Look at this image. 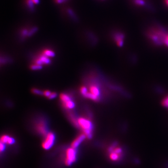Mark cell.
Listing matches in <instances>:
<instances>
[{
  "label": "cell",
  "mask_w": 168,
  "mask_h": 168,
  "mask_svg": "<svg viewBox=\"0 0 168 168\" xmlns=\"http://www.w3.org/2000/svg\"><path fill=\"white\" fill-rule=\"evenodd\" d=\"M123 153V149L116 143L112 144L108 149V156L112 162H118L121 160Z\"/></svg>",
  "instance_id": "obj_1"
},
{
  "label": "cell",
  "mask_w": 168,
  "mask_h": 168,
  "mask_svg": "<svg viewBox=\"0 0 168 168\" xmlns=\"http://www.w3.org/2000/svg\"><path fill=\"white\" fill-rule=\"evenodd\" d=\"M79 127L82 130L83 133L88 139H91L93 136V125L89 119L83 117H80L78 120Z\"/></svg>",
  "instance_id": "obj_2"
},
{
  "label": "cell",
  "mask_w": 168,
  "mask_h": 168,
  "mask_svg": "<svg viewBox=\"0 0 168 168\" xmlns=\"http://www.w3.org/2000/svg\"><path fill=\"white\" fill-rule=\"evenodd\" d=\"M77 152L76 149L72 147L68 148L65 153V163L67 166L71 165L77 159Z\"/></svg>",
  "instance_id": "obj_3"
},
{
  "label": "cell",
  "mask_w": 168,
  "mask_h": 168,
  "mask_svg": "<svg viewBox=\"0 0 168 168\" xmlns=\"http://www.w3.org/2000/svg\"><path fill=\"white\" fill-rule=\"evenodd\" d=\"M55 135L52 132H48L45 136L42 142V148L45 150L50 149L54 145L55 141Z\"/></svg>",
  "instance_id": "obj_4"
},
{
  "label": "cell",
  "mask_w": 168,
  "mask_h": 168,
  "mask_svg": "<svg viewBox=\"0 0 168 168\" xmlns=\"http://www.w3.org/2000/svg\"><path fill=\"white\" fill-rule=\"evenodd\" d=\"M158 45L168 47V33L161 28H159L158 32Z\"/></svg>",
  "instance_id": "obj_5"
},
{
  "label": "cell",
  "mask_w": 168,
  "mask_h": 168,
  "mask_svg": "<svg viewBox=\"0 0 168 168\" xmlns=\"http://www.w3.org/2000/svg\"><path fill=\"white\" fill-rule=\"evenodd\" d=\"M36 128L37 131L42 135L45 136L48 133L47 126L45 122L43 121H39L37 124Z\"/></svg>",
  "instance_id": "obj_6"
},
{
  "label": "cell",
  "mask_w": 168,
  "mask_h": 168,
  "mask_svg": "<svg viewBox=\"0 0 168 168\" xmlns=\"http://www.w3.org/2000/svg\"><path fill=\"white\" fill-rule=\"evenodd\" d=\"M85 138H87L84 133L79 135L73 140V141L71 144V147L75 149H77Z\"/></svg>",
  "instance_id": "obj_7"
},
{
  "label": "cell",
  "mask_w": 168,
  "mask_h": 168,
  "mask_svg": "<svg viewBox=\"0 0 168 168\" xmlns=\"http://www.w3.org/2000/svg\"><path fill=\"white\" fill-rule=\"evenodd\" d=\"M114 40L116 44L119 47H121L123 45L124 36L120 32H116L114 35Z\"/></svg>",
  "instance_id": "obj_8"
},
{
  "label": "cell",
  "mask_w": 168,
  "mask_h": 168,
  "mask_svg": "<svg viewBox=\"0 0 168 168\" xmlns=\"http://www.w3.org/2000/svg\"><path fill=\"white\" fill-rule=\"evenodd\" d=\"M90 92L97 97L100 99L101 90L97 84H93L91 85L90 87Z\"/></svg>",
  "instance_id": "obj_9"
},
{
  "label": "cell",
  "mask_w": 168,
  "mask_h": 168,
  "mask_svg": "<svg viewBox=\"0 0 168 168\" xmlns=\"http://www.w3.org/2000/svg\"><path fill=\"white\" fill-rule=\"evenodd\" d=\"M0 142L4 144L12 145L15 142V140L13 137L9 135H4L0 138Z\"/></svg>",
  "instance_id": "obj_10"
},
{
  "label": "cell",
  "mask_w": 168,
  "mask_h": 168,
  "mask_svg": "<svg viewBox=\"0 0 168 168\" xmlns=\"http://www.w3.org/2000/svg\"><path fill=\"white\" fill-rule=\"evenodd\" d=\"M60 99L62 100V101L64 103V104L71 100L70 96L68 95L65 93L61 94L60 95Z\"/></svg>",
  "instance_id": "obj_11"
},
{
  "label": "cell",
  "mask_w": 168,
  "mask_h": 168,
  "mask_svg": "<svg viewBox=\"0 0 168 168\" xmlns=\"http://www.w3.org/2000/svg\"><path fill=\"white\" fill-rule=\"evenodd\" d=\"M39 59L41 61L42 64H49L51 63V60L48 57L44 55L40 56Z\"/></svg>",
  "instance_id": "obj_12"
},
{
  "label": "cell",
  "mask_w": 168,
  "mask_h": 168,
  "mask_svg": "<svg viewBox=\"0 0 168 168\" xmlns=\"http://www.w3.org/2000/svg\"><path fill=\"white\" fill-rule=\"evenodd\" d=\"M84 96L86 98H90L92 100H94V101H98L99 100V99L97 97H96V96H95L94 95H93V94H92V93H91L90 92H87V93L85 94L84 95Z\"/></svg>",
  "instance_id": "obj_13"
},
{
  "label": "cell",
  "mask_w": 168,
  "mask_h": 168,
  "mask_svg": "<svg viewBox=\"0 0 168 168\" xmlns=\"http://www.w3.org/2000/svg\"><path fill=\"white\" fill-rule=\"evenodd\" d=\"M43 55L48 57H54L55 56V53L54 51L50 50H45L43 52Z\"/></svg>",
  "instance_id": "obj_14"
},
{
  "label": "cell",
  "mask_w": 168,
  "mask_h": 168,
  "mask_svg": "<svg viewBox=\"0 0 168 168\" xmlns=\"http://www.w3.org/2000/svg\"><path fill=\"white\" fill-rule=\"evenodd\" d=\"M64 106L66 108L72 109L75 107V103L73 101L70 100V101L64 103Z\"/></svg>",
  "instance_id": "obj_15"
},
{
  "label": "cell",
  "mask_w": 168,
  "mask_h": 168,
  "mask_svg": "<svg viewBox=\"0 0 168 168\" xmlns=\"http://www.w3.org/2000/svg\"><path fill=\"white\" fill-rule=\"evenodd\" d=\"M161 103L162 106L168 109V95L162 100Z\"/></svg>",
  "instance_id": "obj_16"
},
{
  "label": "cell",
  "mask_w": 168,
  "mask_h": 168,
  "mask_svg": "<svg viewBox=\"0 0 168 168\" xmlns=\"http://www.w3.org/2000/svg\"><path fill=\"white\" fill-rule=\"evenodd\" d=\"M30 68L32 70H39L41 69L42 66L40 65H33L30 66Z\"/></svg>",
  "instance_id": "obj_17"
},
{
  "label": "cell",
  "mask_w": 168,
  "mask_h": 168,
  "mask_svg": "<svg viewBox=\"0 0 168 168\" xmlns=\"http://www.w3.org/2000/svg\"><path fill=\"white\" fill-rule=\"evenodd\" d=\"M32 92L33 93L37 94V95H42L43 94V92H42L40 90L37 89H33L32 90Z\"/></svg>",
  "instance_id": "obj_18"
},
{
  "label": "cell",
  "mask_w": 168,
  "mask_h": 168,
  "mask_svg": "<svg viewBox=\"0 0 168 168\" xmlns=\"http://www.w3.org/2000/svg\"><path fill=\"white\" fill-rule=\"evenodd\" d=\"M80 92H81V93H82V94L84 96V95L85 94H86L87 93V92H88L87 88H86V87H85V86H82V87H81V88H80Z\"/></svg>",
  "instance_id": "obj_19"
},
{
  "label": "cell",
  "mask_w": 168,
  "mask_h": 168,
  "mask_svg": "<svg viewBox=\"0 0 168 168\" xmlns=\"http://www.w3.org/2000/svg\"><path fill=\"white\" fill-rule=\"evenodd\" d=\"M26 2H27V4L28 7L30 9H32L33 8L34 3H33V2L32 1V0H27Z\"/></svg>",
  "instance_id": "obj_20"
},
{
  "label": "cell",
  "mask_w": 168,
  "mask_h": 168,
  "mask_svg": "<svg viewBox=\"0 0 168 168\" xmlns=\"http://www.w3.org/2000/svg\"><path fill=\"white\" fill-rule=\"evenodd\" d=\"M37 30V28H33L30 29V30L28 32V36H32L34 33H35Z\"/></svg>",
  "instance_id": "obj_21"
},
{
  "label": "cell",
  "mask_w": 168,
  "mask_h": 168,
  "mask_svg": "<svg viewBox=\"0 0 168 168\" xmlns=\"http://www.w3.org/2000/svg\"><path fill=\"white\" fill-rule=\"evenodd\" d=\"M135 2L136 4L141 6L145 4V1L143 0H135Z\"/></svg>",
  "instance_id": "obj_22"
},
{
  "label": "cell",
  "mask_w": 168,
  "mask_h": 168,
  "mask_svg": "<svg viewBox=\"0 0 168 168\" xmlns=\"http://www.w3.org/2000/svg\"><path fill=\"white\" fill-rule=\"evenodd\" d=\"M51 93L50 91H48V90L45 91L43 92V95H44L45 96H46V97H48V98H49V97L51 95Z\"/></svg>",
  "instance_id": "obj_23"
},
{
  "label": "cell",
  "mask_w": 168,
  "mask_h": 168,
  "mask_svg": "<svg viewBox=\"0 0 168 168\" xmlns=\"http://www.w3.org/2000/svg\"><path fill=\"white\" fill-rule=\"evenodd\" d=\"M5 149V144L0 142V152H2Z\"/></svg>",
  "instance_id": "obj_24"
},
{
  "label": "cell",
  "mask_w": 168,
  "mask_h": 168,
  "mask_svg": "<svg viewBox=\"0 0 168 168\" xmlns=\"http://www.w3.org/2000/svg\"><path fill=\"white\" fill-rule=\"evenodd\" d=\"M56 96H57V94L56 93H51V95L49 97V98L50 99H53V98H56Z\"/></svg>",
  "instance_id": "obj_25"
},
{
  "label": "cell",
  "mask_w": 168,
  "mask_h": 168,
  "mask_svg": "<svg viewBox=\"0 0 168 168\" xmlns=\"http://www.w3.org/2000/svg\"><path fill=\"white\" fill-rule=\"evenodd\" d=\"M28 31L27 30V29H23V31H22V34L23 36H26V35H28Z\"/></svg>",
  "instance_id": "obj_26"
},
{
  "label": "cell",
  "mask_w": 168,
  "mask_h": 168,
  "mask_svg": "<svg viewBox=\"0 0 168 168\" xmlns=\"http://www.w3.org/2000/svg\"><path fill=\"white\" fill-rule=\"evenodd\" d=\"M32 0L33 2V3L35 4H37L39 2V0Z\"/></svg>",
  "instance_id": "obj_27"
},
{
  "label": "cell",
  "mask_w": 168,
  "mask_h": 168,
  "mask_svg": "<svg viewBox=\"0 0 168 168\" xmlns=\"http://www.w3.org/2000/svg\"><path fill=\"white\" fill-rule=\"evenodd\" d=\"M56 1L57 3H62L65 1V0H56Z\"/></svg>",
  "instance_id": "obj_28"
},
{
  "label": "cell",
  "mask_w": 168,
  "mask_h": 168,
  "mask_svg": "<svg viewBox=\"0 0 168 168\" xmlns=\"http://www.w3.org/2000/svg\"><path fill=\"white\" fill-rule=\"evenodd\" d=\"M165 3H166V5L168 6V0H165Z\"/></svg>",
  "instance_id": "obj_29"
}]
</instances>
